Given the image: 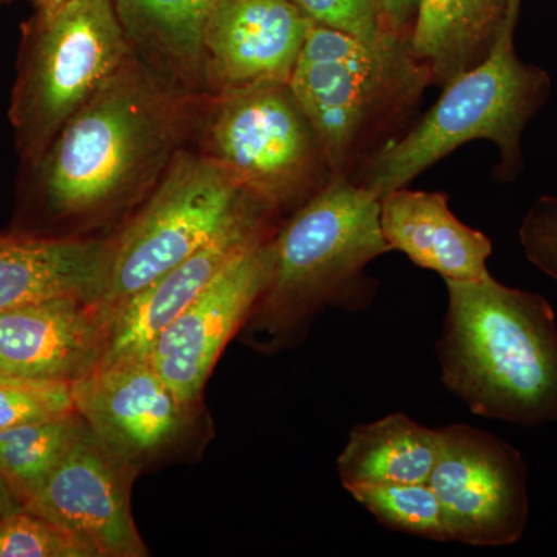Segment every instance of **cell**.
I'll use <instances>...</instances> for the list:
<instances>
[{
	"instance_id": "obj_15",
	"label": "cell",
	"mask_w": 557,
	"mask_h": 557,
	"mask_svg": "<svg viewBox=\"0 0 557 557\" xmlns=\"http://www.w3.org/2000/svg\"><path fill=\"white\" fill-rule=\"evenodd\" d=\"M106 329L100 300L69 296L0 311V376L72 383L97 364Z\"/></svg>"
},
{
	"instance_id": "obj_3",
	"label": "cell",
	"mask_w": 557,
	"mask_h": 557,
	"mask_svg": "<svg viewBox=\"0 0 557 557\" xmlns=\"http://www.w3.org/2000/svg\"><path fill=\"white\" fill-rule=\"evenodd\" d=\"M375 193L333 175L332 180L267 240L269 284L255 310L256 324L282 343L325 306L361 307L362 271L392 251L380 222Z\"/></svg>"
},
{
	"instance_id": "obj_14",
	"label": "cell",
	"mask_w": 557,
	"mask_h": 557,
	"mask_svg": "<svg viewBox=\"0 0 557 557\" xmlns=\"http://www.w3.org/2000/svg\"><path fill=\"white\" fill-rule=\"evenodd\" d=\"M311 25L292 0H214L203 39L209 98L288 84Z\"/></svg>"
},
{
	"instance_id": "obj_17",
	"label": "cell",
	"mask_w": 557,
	"mask_h": 557,
	"mask_svg": "<svg viewBox=\"0 0 557 557\" xmlns=\"http://www.w3.org/2000/svg\"><path fill=\"white\" fill-rule=\"evenodd\" d=\"M380 222L392 251L405 252L420 269L454 282L491 276L486 267L491 240L461 223L443 193L392 190L381 199Z\"/></svg>"
},
{
	"instance_id": "obj_26",
	"label": "cell",
	"mask_w": 557,
	"mask_h": 557,
	"mask_svg": "<svg viewBox=\"0 0 557 557\" xmlns=\"http://www.w3.org/2000/svg\"><path fill=\"white\" fill-rule=\"evenodd\" d=\"M519 234L528 260L557 281V197L544 196L534 201Z\"/></svg>"
},
{
	"instance_id": "obj_22",
	"label": "cell",
	"mask_w": 557,
	"mask_h": 557,
	"mask_svg": "<svg viewBox=\"0 0 557 557\" xmlns=\"http://www.w3.org/2000/svg\"><path fill=\"white\" fill-rule=\"evenodd\" d=\"M384 527L429 541L450 542L442 504L429 483H391L348 491Z\"/></svg>"
},
{
	"instance_id": "obj_13",
	"label": "cell",
	"mask_w": 557,
	"mask_h": 557,
	"mask_svg": "<svg viewBox=\"0 0 557 557\" xmlns=\"http://www.w3.org/2000/svg\"><path fill=\"white\" fill-rule=\"evenodd\" d=\"M70 391L87 426L137 468L171 448L189 426L193 409L178 401L149 358L98 362Z\"/></svg>"
},
{
	"instance_id": "obj_5",
	"label": "cell",
	"mask_w": 557,
	"mask_h": 557,
	"mask_svg": "<svg viewBox=\"0 0 557 557\" xmlns=\"http://www.w3.org/2000/svg\"><path fill=\"white\" fill-rule=\"evenodd\" d=\"M134 57L113 0H64L22 27L9 120L21 168Z\"/></svg>"
},
{
	"instance_id": "obj_7",
	"label": "cell",
	"mask_w": 557,
	"mask_h": 557,
	"mask_svg": "<svg viewBox=\"0 0 557 557\" xmlns=\"http://www.w3.org/2000/svg\"><path fill=\"white\" fill-rule=\"evenodd\" d=\"M197 137L247 188L278 209H298L332 180L313 127L285 83L209 98Z\"/></svg>"
},
{
	"instance_id": "obj_21",
	"label": "cell",
	"mask_w": 557,
	"mask_h": 557,
	"mask_svg": "<svg viewBox=\"0 0 557 557\" xmlns=\"http://www.w3.org/2000/svg\"><path fill=\"white\" fill-rule=\"evenodd\" d=\"M86 421L78 412L0 431V478L21 504L60 467Z\"/></svg>"
},
{
	"instance_id": "obj_2",
	"label": "cell",
	"mask_w": 557,
	"mask_h": 557,
	"mask_svg": "<svg viewBox=\"0 0 557 557\" xmlns=\"http://www.w3.org/2000/svg\"><path fill=\"white\" fill-rule=\"evenodd\" d=\"M437 344L445 386L475 416L523 428L557 420V325L547 299L493 276L445 281Z\"/></svg>"
},
{
	"instance_id": "obj_19",
	"label": "cell",
	"mask_w": 557,
	"mask_h": 557,
	"mask_svg": "<svg viewBox=\"0 0 557 557\" xmlns=\"http://www.w3.org/2000/svg\"><path fill=\"white\" fill-rule=\"evenodd\" d=\"M508 7L509 0H420L410 53L446 86L485 60Z\"/></svg>"
},
{
	"instance_id": "obj_10",
	"label": "cell",
	"mask_w": 557,
	"mask_h": 557,
	"mask_svg": "<svg viewBox=\"0 0 557 557\" xmlns=\"http://www.w3.org/2000/svg\"><path fill=\"white\" fill-rule=\"evenodd\" d=\"M137 469L86 423L60 467L22 508L64 528L97 557L148 556L131 512Z\"/></svg>"
},
{
	"instance_id": "obj_20",
	"label": "cell",
	"mask_w": 557,
	"mask_h": 557,
	"mask_svg": "<svg viewBox=\"0 0 557 557\" xmlns=\"http://www.w3.org/2000/svg\"><path fill=\"white\" fill-rule=\"evenodd\" d=\"M437 458V429L395 412L351 429L338 458L347 491L391 483H428Z\"/></svg>"
},
{
	"instance_id": "obj_27",
	"label": "cell",
	"mask_w": 557,
	"mask_h": 557,
	"mask_svg": "<svg viewBox=\"0 0 557 557\" xmlns=\"http://www.w3.org/2000/svg\"><path fill=\"white\" fill-rule=\"evenodd\" d=\"M384 27L401 38H410L409 25L416 24L420 0H379ZM409 32L412 33V30Z\"/></svg>"
},
{
	"instance_id": "obj_12",
	"label": "cell",
	"mask_w": 557,
	"mask_h": 557,
	"mask_svg": "<svg viewBox=\"0 0 557 557\" xmlns=\"http://www.w3.org/2000/svg\"><path fill=\"white\" fill-rule=\"evenodd\" d=\"M278 209L259 194L249 197L199 251L161 274L110 314L104 348L98 362L148 358L157 336L231 260L273 236L278 228Z\"/></svg>"
},
{
	"instance_id": "obj_11",
	"label": "cell",
	"mask_w": 557,
	"mask_h": 557,
	"mask_svg": "<svg viewBox=\"0 0 557 557\" xmlns=\"http://www.w3.org/2000/svg\"><path fill=\"white\" fill-rule=\"evenodd\" d=\"M267 240L231 260L149 350V361L182 405L193 409L209 373L269 284Z\"/></svg>"
},
{
	"instance_id": "obj_23",
	"label": "cell",
	"mask_w": 557,
	"mask_h": 557,
	"mask_svg": "<svg viewBox=\"0 0 557 557\" xmlns=\"http://www.w3.org/2000/svg\"><path fill=\"white\" fill-rule=\"evenodd\" d=\"M0 557L97 556L64 528L22 508L0 519Z\"/></svg>"
},
{
	"instance_id": "obj_18",
	"label": "cell",
	"mask_w": 557,
	"mask_h": 557,
	"mask_svg": "<svg viewBox=\"0 0 557 557\" xmlns=\"http://www.w3.org/2000/svg\"><path fill=\"white\" fill-rule=\"evenodd\" d=\"M214 0H113L132 53L157 79L208 100L205 27Z\"/></svg>"
},
{
	"instance_id": "obj_25",
	"label": "cell",
	"mask_w": 557,
	"mask_h": 557,
	"mask_svg": "<svg viewBox=\"0 0 557 557\" xmlns=\"http://www.w3.org/2000/svg\"><path fill=\"white\" fill-rule=\"evenodd\" d=\"M314 24L347 33L370 46L401 38L384 27L379 0H292Z\"/></svg>"
},
{
	"instance_id": "obj_29",
	"label": "cell",
	"mask_w": 557,
	"mask_h": 557,
	"mask_svg": "<svg viewBox=\"0 0 557 557\" xmlns=\"http://www.w3.org/2000/svg\"><path fill=\"white\" fill-rule=\"evenodd\" d=\"M33 5H35L36 11H49L54 9V7L60 5L64 0H32Z\"/></svg>"
},
{
	"instance_id": "obj_9",
	"label": "cell",
	"mask_w": 557,
	"mask_h": 557,
	"mask_svg": "<svg viewBox=\"0 0 557 557\" xmlns=\"http://www.w3.org/2000/svg\"><path fill=\"white\" fill-rule=\"evenodd\" d=\"M522 454L468 424L437 429L429 485L437 494L450 542L505 547L525 533L530 502Z\"/></svg>"
},
{
	"instance_id": "obj_6",
	"label": "cell",
	"mask_w": 557,
	"mask_h": 557,
	"mask_svg": "<svg viewBox=\"0 0 557 557\" xmlns=\"http://www.w3.org/2000/svg\"><path fill=\"white\" fill-rule=\"evenodd\" d=\"M255 194L225 164L200 149H183L112 237L100 300L106 317L199 251Z\"/></svg>"
},
{
	"instance_id": "obj_30",
	"label": "cell",
	"mask_w": 557,
	"mask_h": 557,
	"mask_svg": "<svg viewBox=\"0 0 557 557\" xmlns=\"http://www.w3.org/2000/svg\"><path fill=\"white\" fill-rule=\"evenodd\" d=\"M11 0H0V5H3V3H9Z\"/></svg>"
},
{
	"instance_id": "obj_16",
	"label": "cell",
	"mask_w": 557,
	"mask_h": 557,
	"mask_svg": "<svg viewBox=\"0 0 557 557\" xmlns=\"http://www.w3.org/2000/svg\"><path fill=\"white\" fill-rule=\"evenodd\" d=\"M112 239L0 237V311L57 298L101 300Z\"/></svg>"
},
{
	"instance_id": "obj_31",
	"label": "cell",
	"mask_w": 557,
	"mask_h": 557,
	"mask_svg": "<svg viewBox=\"0 0 557 557\" xmlns=\"http://www.w3.org/2000/svg\"><path fill=\"white\" fill-rule=\"evenodd\" d=\"M5 380H10V379H3V376H0V381H5Z\"/></svg>"
},
{
	"instance_id": "obj_4",
	"label": "cell",
	"mask_w": 557,
	"mask_h": 557,
	"mask_svg": "<svg viewBox=\"0 0 557 557\" xmlns=\"http://www.w3.org/2000/svg\"><path fill=\"white\" fill-rule=\"evenodd\" d=\"M522 2L509 0L507 16L485 60L449 81L416 129L372 157L362 186L383 199L475 139L497 146L502 177L515 178L522 171L520 138L549 94L548 73L525 64L516 53Z\"/></svg>"
},
{
	"instance_id": "obj_24",
	"label": "cell",
	"mask_w": 557,
	"mask_h": 557,
	"mask_svg": "<svg viewBox=\"0 0 557 557\" xmlns=\"http://www.w3.org/2000/svg\"><path fill=\"white\" fill-rule=\"evenodd\" d=\"M76 412L67 381H0V431Z\"/></svg>"
},
{
	"instance_id": "obj_1",
	"label": "cell",
	"mask_w": 557,
	"mask_h": 557,
	"mask_svg": "<svg viewBox=\"0 0 557 557\" xmlns=\"http://www.w3.org/2000/svg\"><path fill=\"white\" fill-rule=\"evenodd\" d=\"M208 100L172 90L134 54L22 168L25 193L57 222L86 225L138 208L197 138Z\"/></svg>"
},
{
	"instance_id": "obj_28",
	"label": "cell",
	"mask_w": 557,
	"mask_h": 557,
	"mask_svg": "<svg viewBox=\"0 0 557 557\" xmlns=\"http://www.w3.org/2000/svg\"><path fill=\"white\" fill-rule=\"evenodd\" d=\"M22 509V504L16 494L7 485L5 480L0 478V519Z\"/></svg>"
},
{
	"instance_id": "obj_8",
	"label": "cell",
	"mask_w": 557,
	"mask_h": 557,
	"mask_svg": "<svg viewBox=\"0 0 557 557\" xmlns=\"http://www.w3.org/2000/svg\"><path fill=\"white\" fill-rule=\"evenodd\" d=\"M428 78V69L410 53L409 39L370 46L313 22L288 86L330 171L341 175L384 104L412 97Z\"/></svg>"
}]
</instances>
